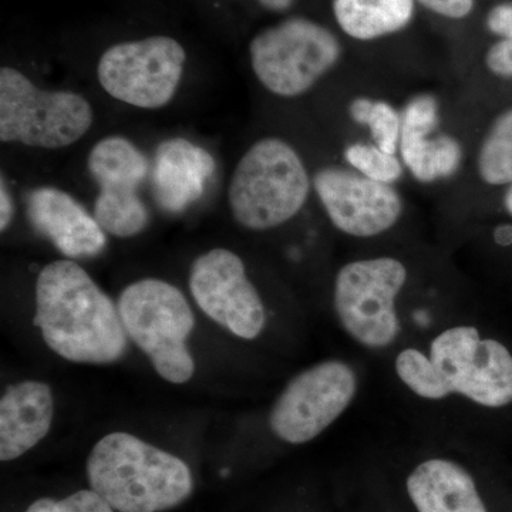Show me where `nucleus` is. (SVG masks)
I'll list each match as a JSON object with an SVG mask.
<instances>
[{
  "instance_id": "1",
  "label": "nucleus",
  "mask_w": 512,
  "mask_h": 512,
  "mask_svg": "<svg viewBox=\"0 0 512 512\" xmlns=\"http://www.w3.org/2000/svg\"><path fill=\"white\" fill-rule=\"evenodd\" d=\"M394 372L413 396L427 402L460 396L487 409L512 403L510 350L466 323L437 333L426 349L400 350Z\"/></svg>"
},
{
  "instance_id": "2",
  "label": "nucleus",
  "mask_w": 512,
  "mask_h": 512,
  "mask_svg": "<svg viewBox=\"0 0 512 512\" xmlns=\"http://www.w3.org/2000/svg\"><path fill=\"white\" fill-rule=\"evenodd\" d=\"M35 323L46 345L70 362L107 365L126 353L119 308L69 259L46 265L37 276Z\"/></svg>"
},
{
  "instance_id": "3",
  "label": "nucleus",
  "mask_w": 512,
  "mask_h": 512,
  "mask_svg": "<svg viewBox=\"0 0 512 512\" xmlns=\"http://www.w3.org/2000/svg\"><path fill=\"white\" fill-rule=\"evenodd\" d=\"M94 493L117 512H163L192 493L190 467L181 458L133 434L110 433L87 458Z\"/></svg>"
},
{
  "instance_id": "4",
  "label": "nucleus",
  "mask_w": 512,
  "mask_h": 512,
  "mask_svg": "<svg viewBox=\"0 0 512 512\" xmlns=\"http://www.w3.org/2000/svg\"><path fill=\"white\" fill-rule=\"evenodd\" d=\"M311 180L295 148L268 137L249 148L232 175L229 208L242 227L268 231L302 210Z\"/></svg>"
},
{
  "instance_id": "5",
  "label": "nucleus",
  "mask_w": 512,
  "mask_h": 512,
  "mask_svg": "<svg viewBox=\"0 0 512 512\" xmlns=\"http://www.w3.org/2000/svg\"><path fill=\"white\" fill-rule=\"evenodd\" d=\"M117 308L127 335L158 375L174 384L188 382L195 363L187 339L195 318L183 292L160 279H141L124 289Z\"/></svg>"
},
{
  "instance_id": "6",
  "label": "nucleus",
  "mask_w": 512,
  "mask_h": 512,
  "mask_svg": "<svg viewBox=\"0 0 512 512\" xmlns=\"http://www.w3.org/2000/svg\"><path fill=\"white\" fill-rule=\"evenodd\" d=\"M407 269L392 256L359 259L340 268L333 285V308L342 329L367 350L392 348L402 335L397 299Z\"/></svg>"
},
{
  "instance_id": "7",
  "label": "nucleus",
  "mask_w": 512,
  "mask_h": 512,
  "mask_svg": "<svg viewBox=\"0 0 512 512\" xmlns=\"http://www.w3.org/2000/svg\"><path fill=\"white\" fill-rule=\"evenodd\" d=\"M93 124L89 101L72 92H47L12 67L0 70V140L36 148L76 143Z\"/></svg>"
},
{
  "instance_id": "8",
  "label": "nucleus",
  "mask_w": 512,
  "mask_h": 512,
  "mask_svg": "<svg viewBox=\"0 0 512 512\" xmlns=\"http://www.w3.org/2000/svg\"><path fill=\"white\" fill-rule=\"evenodd\" d=\"M252 70L269 92L296 97L338 63L339 40L319 23L293 18L259 33L249 46Z\"/></svg>"
},
{
  "instance_id": "9",
  "label": "nucleus",
  "mask_w": 512,
  "mask_h": 512,
  "mask_svg": "<svg viewBox=\"0 0 512 512\" xmlns=\"http://www.w3.org/2000/svg\"><path fill=\"white\" fill-rule=\"evenodd\" d=\"M357 392L355 367L345 360H323L286 384L272 406L269 426L285 443H309L340 419Z\"/></svg>"
},
{
  "instance_id": "10",
  "label": "nucleus",
  "mask_w": 512,
  "mask_h": 512,
  "mask_svg": "<svg viewBox=\"0 0 512 512\" xmlns=\"http://www.w3.org/2000/svg\"><path fill=\"white\" fill-rule=\"evenodd\" d=\"M187 55L184 47L167 36L111 46L101 56L97 76L101 87L116 100L161 109L173 100Z\"/></svg>"
},
{
  "instance_id": "11",
  "label": "nucleus",
  "mask_w": 512,
  "mask_h": 512,
  "mask_svg": "<svg viewBox=\"0 0 512 512\" xmlns=\"http://www.w3.org/2000/svg\"><path fill=\"white\" fill-rule=\"evenodd\" d=\"M87 168L99 185L94 218L114 237L128 238L147 227L150 214L138 195L150 163L130 140L120 136L103 138L90 151Z\"/></svg>"
},
{
  "instance_id": "12",
  "label": "nucleus",
  "mask_w": 512,
  "mask_h": 512,
  "mask_svg": "<svg viewBox=\"0 0 512 512\" xmlns=\"http://www.w3.org/2000/svg\"><path fill=\"white\" fill-rule=\"evenodd\" d=\"M190 289L201 311L222 328L245 340L261 335L266 323L264 302L234 252L215 248L195 259Z\"/></svg>"
},
{
  "instance_id": "13",
  "label": "nucleus",
  "mask_w": 512,
  "mask_h": 512,
  "mask_svg": "<svg viewBox=\"0 0 512 512\" xmlns=\"http://www.w3.org/2000/svg\"><path fill=\"white\" fill-rule=\"evenodd\" d=\"M313 187L329 220L350 237H376L402 217V198L392 185L345 168H322L315 175Z\"/></svg>"
},
{
  "instance_id": "14",
  "label": "nucleus",
  "mask_w": 512,
  "mask_h": 512,
  "mask_svg": "<svg viewBox=\"0 0 512 512\" xmlns=\"http://www.w3.org/2000/svg\"><path fill=\"white\" fill-rule=\"evenodd\" d=\"M26 212L32 227L67 258L96 256L106 247V234L99 222L67 192L36 188L29 192Z\"/></svg>"
},
{
  "instance_id": "15",
  "label": "nucleus",
  "mask_w": 512,
  "mask_h": 512,
  "mask_svg": "<svg viewBox=\"0 0 512 512\" xmlns=\"http://www.w3.org/2000/svg\"><path fill=\"white\" fill-rule=\"evenodd\" d=\"M439 123V104L431 96H417L402 114L400 151L406 167L421 183L447 178L460 168L463 151L456 138H431Z\"/></svg>"
},
{
  "instance_id": "16",
  "label": "nucleus",
  "mask_w": 512,
  "mask_h": 512,
  "mask_svg": "<svg viewBox=\"0 0 512 512\" xmlns=\"http://www.w3.org/2000/svg\"><path fill=\"white\" fill-rule=\"evenodd\" d=\"M214 173L215 160L205 148L183 137L168 138L154 154V198L164 211L187 210L200 200Z\"/></svg>"
},
{
  "instance_id": "17",
  "label": "nucleus",
  "mask_w": 512,
  "mask_h": 512,
  "mask_svg": "<svg viewBox=\"0 0 512 512\" xmlns=\"http://www.w3.org/2000/svg\"><path fill=\"white\" fill-rule=\"evenodd\" d=\"M55 400L45 383L13 384L0 400V460L12 461L45 439L52 427Z\"/></svg>"
},
{
  "instance_id": "18",
  "label": "nucleus",
  "mask_w": 512,
  "mask_h": 512,
  "mask_svg": "<svg viewBox=\"0 0 512 512\" xmlns=\"http://www.w3.org/2000/svg\"><path fill=\"white\" fill-rule=\"evenodd\" d=\"M417 512H488L466 467L446 457L421 461L406 478Z\"/></svg>"
},
{
  "instance_id": "19",
  "label": "nucleus",
  "mask_w": 512,
  "mask_h": 512,
  "mask_svg": "<svg viewBox=\"0 0 512 512\" xmlns=\"http://www.w3.org/2000/svg\"><path fill=\"white\" fill-rule=\"evenodd\" d=\"M333 12L346 35L372 40L406 28L414 0H333Z\"/></svg>"
},
{
  "instance_id": "20",
  "label": "nucleus",
  "mask_w": 512,
  "mask_h": 512,
  "mask_svg": "<svg viewBox=\"0 0 512 512\" xmlns=\"http://www.w3.org/2000/svg\"><path fill=\"white\" fill-rule=\"evenodd\" d=\"M478 171L487 184H512V110L501 114L488 131L478 156Z\"/></svg>"
},
{
  "instance_id": "21",
  "label": "nucleus",
  "mask_w": 512,
  "mask_h": 512,
  "mask_svg": "<svg viewBox=\"0 0 512 512\" xmlns=\"http://www.w3.org/2000/svg\"><path fill=\"white\" fill-rule=\"evenodd\" d=\"M349 113L356 123L370 128L380 150L396 156L402 136V116L389 103L360 97L352 101Z\"/></svg>"
},
{
  "instance_id": "22",
  "label": "nucleus",
  "mask_w": 512,
  "mask_h": 512,
  "mask_svg": "<svg viewBox=\"0 0 512 512\" xmlns=\"http://www.w3.org/2000/svg\"><path fill=\"white\" fill-rule=\"evenodd\" d=\"M346 161L357 173L379 183L392 184L403 174L402 163L394 154L386 153L377 146L352 144L345 150Z\"/></svg>"
},
{
  "instance_id": "23",
  "label": "nucleus",
  "mask_w": 512,
  "mask_h": 512,
  "mask_svg": "<svg viewBox=\"0 0 512 512\" xmlns=\"http://www.w3.org/2000/svg\"><path fill=\"white\" fill-rule=\"evenodd\" d=\"M55 512H117L93 490L77 491L57 501Z\"/></svg>"
},
{
  "instance_id": "24",
  "label": "nucleus",
  "mask_w": 512,
  "mask_h": 512,
  "mask_svg": "<svg viewBox=\"0 0 512 512\" xmlns=\"http://www.w3.org/2000/svg\"><path fill=\"white\" fill-rule=\"evenodd\" d=\"M485 63L488 69L501 77H512V39H504L495 43L487 56Z\"/></svg>"
},
{
  "instance_id": "25",
  "label": "nucleus",
  "mask_w": 512,
  "mask_h": 512,
  "mask_svg": "<svg viewBox=\"0 0 512 512\" xmlns=\"http://www.w3.org/2000/svg\"><path fill=\"white\" fill-rule=\"evenodd\" d=\"M427 9L450 19L466 18L473 9V0H419Z\"/></svg>"
},
{
  "instance_id": "26",
  "label": "nucleus",
  "mask_w": 512,
  "mask_h": 512,
  "mask_svg": "<svg viewBox=\"0 0 512 512\" xmlns=\"http://www.w3.org/2000/svg\"><path fill=\"white\" fill-rule=\"evenodd\" d=\"M487 26L495 35L512 39V2L495 6L488 13Z\"/></svg>"
},
{
  "instance_id": "27",
  "label": "nucleus",
  "mask_w": 512,
  "mask_h": 512,
  "mask_svg": "<svg viewBox=\"0 0 512 512\" xmlns=\"http://www.w3.org/2000/svg\"><path fill=\"white\" fill-rule=\"evenodd\" d=\"M13 212H15V207H13L12 197H10L5 178H2V183H0V229L2 231L9 227Z\"/></svg>"
},
{
  "instance_id": "28",
  "label": "nucleus",
  "mask_w": 512,
  "mask_h": 512,
  "mask_svg": "<svg viewBox=\"0 0 512 512\" xmlns=\"http://www.w3.org/2000/svg\"><path fill=\"white\" fill-rule=\"evenodd\" d=\"M57 501L52 498H40L35 501L26 512H55Z\"/></svg>"
},
{
  "instance_id": "29",
  "label": "nucleus",
  "mask_w": 512,
  "mask_h": 512,
  "mask_svg": "<svg viewBox=\"0 0 512 512\" xmlns=\"http://www.w3.org/2000/svg\"><path fill=\"white\" fill-rule=\"evenodd\" d=\"M293 2H295V0H259V3H261L264 8L275 10V12H282V10L291 8Z\"/></svg>"
},
{
  "instance_id": "30",
  "label": "nucleus",
  "mask_w": 512,
  "mask_h": 512,
  "mask_svg": "<svg viewBox=\"0 0 512 512\" xmlns=\"http://www.w3.org/2000/svg\"><path fill=\"white\" fill-rule=\"evenodd\" d=\"M495 241L498 242V244L505 245H511L512 244V227L511 225H503V227L497 228V231H495Z\"/></svg>"
},
{
  "instance_id": "31",
  "label": "nucleus",
  "mask_w": 512,
  "mask_h": 512,
  "mask_svg": "<svg viewBox=\"0 0 512 512\" xmlns=\"http://www.w3.org/2000/svg\"><path fill=\"white\" fill-rule=\"evenodd\" d=\"M504 204L505 208H507V211L512 215V185L510 190L507 191V194H505Z\"/></svg>"
}]
</instances>
